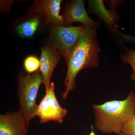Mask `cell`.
<instances>
[{
    "label": "cell",
    "instance_id": "cell-1",
    "mask_svg": "<svg viewBox=\"0 0 135 135\" xmlns=\"http://www.w3.org/2000/svg\"><path fill=\"white\" fill-rule=\"evenodd\" d=\"M98 27L86 26L73 47L66 63L67 71L65 80V90L62 94L66 99L75 89V78L83 69L97 67L100 49L97 38Z\"/></svg>",
    "mask_w": 135,
    "mask_h": 135
},
{
    "label": "cell",
    "instance_id": "cell-2",
    "mask_svg": "<svg viewBox=\"0 0 135 135\" xmlns=\"http://www.w3.org/2000/svg\"><path fill=\"white\" fill-rule=\"evenodd\" d=\"M95 126L101 133L119 134L135 115V94L129 92L126 99L93 104Z\"/></svg>",
    "mask_w": 135,
    "mask_h": 135
},
{
    "label": "cell",
    "instance_id": "cell-3",
    "mask_svg": "<svg viewBox=\"0 0 135 135\" xmlns=\"http://www.w3.org/2000/svg\"><path fill=\"white\" fill-rule=\"evenodd\" d=\"M18 82V97L20 108L27 123L36 116V97L42 83V77L40 70L30 74L22 71L20 73Z\"/></svg>",
    "mask_w": 135,
    "mask_h": 135
},
{
    "label": "cell",
    "instance_id": "cell-4",
    "mask_svg": "<svg viewBox=\"0 0 135 135\" xmlns=\"http://www.w3.org/2000/svg\"><path fill=\"white\" fill-rule=\"evenodd\" d=\"M52 26L49 45L64 57L66 62L72 49L86 26L84 25L74 27Z\"/></svg>",
    "mask_w": 135,
    "mask_h": 135
},
{
    "label": "cell",
    "instance_id": "cell-5",
    "mask_svg": "<svg viewBox=\"0 0 135 135\" xmlns=\"http://www.w3.org/2000/svg\"><path fill=\"white\" fill-rule=\"evenodd\" d=\"M55 89V83H51L45 96L37 105L36 116L39 117L41 123H46L50 121L62 123L64 118L68 112L59 103Z\"/></svg>",
    "mask_w": 135,
    "mask_h": 135
},
{
    "label": "cell",
    "instance_id": "cell-6",
    "mask_svg": "<svg viewBox=\"0 0 135 135\" xmlns=\"http://www.w3.org/2000/svg\"><path fill=\"white\" fill-rule=\"evenodd\" d=\"M62 16L65 26H71L74 22L81 23L86 26H99L97 22L89 16L82 0L68 1L65 6Z\"/></svg>",
    "mask_w": 135,
    "mask_h": 135
},
{
    "label": "cell",
    "instance_id": "cell-7",
    "mask_svg": "<svg viewBox=\"0 0 135 135\" xmlns=\"http://www.w3.org/2000/svg\"><path fill=\"white\" fill-rule=\"evenodd\" d=\"M29 126L20 109L0 115V135H27Z\"/></svg>",
    "mask_w": 135,
    "mask_h": 135
},
{
    "label": "cell",
    "instance_id": "cell-8",
    "mask_svg": "<svg viewBox=\"0 0 135 135\" xmlns=\"http://www.w3.org/2000/svg\"><path fill=\"white\" fill-rule=\"evenodd\" d=\"M61 0L36 1L33 4L32 14L43 15L47 22L57 26H65L63 16L60 14Z\"/></svg>",
    "mask_w": 135,
    "mask_h": 135
},
{
    "label": "cell",
    "instance_id": "cell-9",
    "mask_svg": "<svg viewBox=\"0 0 135 135\" xmlns=\"http://www.w3.org/2000/svg\"><path fill=\"white\" fill-rule=\"evenodd\" d=\"M61 57V55L49 45L44 46L41 48L40 70L46 91L48 89L53 71Z\"/></svg>",
    "mask_w": 135,
    "mask_h": 135
},
{
    "label": "cell",
    "instance_id": "cell-10",
    "mask_svg": "<svg viewBox=\"0 0 135 135\" xmlns=\"http://www.w3.org/2000/svg\"><path fill=\"white\" fill-rule=\"evenodd\" d=\"M88 2L89 8L100 20L104 21L110 28L115 27V24L119 20L117 12L107 9L102 0H91Z\"/></svg>",
    "mask_w": 135,
    "mask_h": 135
},
{
    "label": "cell",
    "instance_id": "cell-11",
    "mask_svg": "<svg viewBox=\"0 0 135 135\" xmlns=\"http://www.w3.org/2000/svg\"><path fill=\"white\" fill-rule=\"evenodd\" d=\"M38 17H33L18 25L16 28L17 33L22 38L32 37L40 24V20Z\"/></svg>",
    "mask_w": 135,
    "mask_h": 135
},
{
    "label": "cell",
    "instance_id": "cell-12",
    "mask_svg": "<svg viewBox=\"0 0 135 135\" xmlns=\"http://www.w3.org/2000/svg\"><path fill=\"white\" fill-rule=\"evenodd\" d=\"M40 65V60L35 56H28L24 61V68L29 74H32L38 71Z\"/></svg>",
    "mask_w": 135,
    "mask_h": 135
},
{
    "label": "cell",
    "instance_id": "cell-13",
    "mask_svg": "<svg viewBox=\"0 0 135 135\" xmlns=\"http://www.w3.org/2000/svg\"><path fill=\"white\" fill-rule=\"evenodd\" d=\"M124 63L129 64L133 70V74L131 77V80L135 82V50L130 49L126 51V53L120 56Z\"/></svg>",
    "mask_w": 135,
    "mask_h": 135
},
{
    "label": "cell",
    "instance_id": "cell-14",
    "mask_svg": "<svg viewBox=\"0 0 135 135\" xmlns=\"http://www.w3.org/2000/svg\"><path fill=\"white\" fill-rule=\"evenodd\" d=\"M110 29L113 32L114 34L119 38L122 41L129 42L135 45V36H131L122 33L118 31L115 27L112 28V29L111 28Z\"/></svg>",
    "mask_w": 135,
    "mask_h": 135
},
{
    "label": "cell",
    "instance_id": "cell-15",
    "mask_svg": "<svg viewBox=\"0 0 135 135\" xmlns=\"http://www.w3.org/2000/svg\"><path fill=\"white\" fill-rule=\"evenodd\" d=\"M121 133L123 135H135V115L124 127Z\"/></svg>",
    "mask_w": 135,
    "mask_h": 135
},
{
    "label": "cell",
    "instance_id": "cell-16",
    "mask_svg": "<svg viewBox=\"0 0 135 135\" xmlns=\"http://www.w3.org/2000/svg\"><path fill=\"white\" fill-rule=\"evenodd\" d=\"M14 1H1V11L2 12L8 11L10 9Z\"/></svg>",
    "mask_w": 135,
    "mask_h": 135
},
{
    "label": "cell",
    "instance_id": "cell-17",
    "mask_svg": "<svg viewBox=\"0 0 135 135\" xmlns=\"http://www.w3.org/2000/svg\"><path fill=\"white\" fill-rule=\"evenodd\" d=\"M89 135H96L95 133L94 132L93 129H92V130L91 131V132H90V134H89Z\"/></svg>",
    "mask_w": 135,
    "mask_h": 135
},
{
    "label": "cell",
    "instance_id": "cell-18",
    "mask_svg": "<svg viewBox=\"0 0 135 135\" xmlns=\"http://www.w3.org/2000/svg\"><path fill=\"white\" fill-rule=\"evenodd\" d=\"M119 135H123V134H122L121 133H120L119 134Z\"/></svg>",
    "mask_w": 135,
    "mask_h": 135
}]
</instances>
